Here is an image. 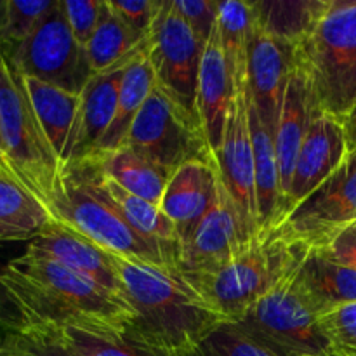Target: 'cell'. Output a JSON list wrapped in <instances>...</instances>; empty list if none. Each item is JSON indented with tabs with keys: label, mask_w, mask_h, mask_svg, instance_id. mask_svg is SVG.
<instances>
[{
	"label": "cell",
	"mask_w": 356,
	"mask_h": 356,
	"mask_svg": "<svg viewBox=\"0 0 356 356\" xmlns=\"http://www.w3.org/2000/svg\"><path fill=\"white\" fill-rule=\"evenodd\" d=\"M110 256L132 312L124 334L132 343L162 356H181L226 322L177 268Z\"/></svg>",
	"instance_id": "1"
},
{
	"label": "cell",
	"mask_w": 356,
	"mask_h": 356,
	"mask_svg": "<svg viewBox=\"0 0 356 356\" xmlns=\"http://www.w3.org/2000/svg\"><path fill=\"white\" fill-rule=\"evenodd\" d=\"M2 284L28 329H82L124 336L132 320L131 308L117 296L30 249L7 261Z\"/></svg>",
	"instance_id": "2"
},
{
	"label": "cell",
	"mask_w": 356,
	"mask_h": 356,
	"mask_svg": "<svg viewBox=\"0 0 356 356\" xmlns=\"http://www.w3.org/2000/svg\"><path fill=\"white\" fill-rule=\"evenodd\" d=\"M320 111L344 122L356 104V0H327L309 33L294 47Z\"/></svg>",
	"instance_id": "3"
},
{
	"label": "cell",
	"mask_w": 356,
	"mask_h": 356,
	"mask_svg": "<svg viewBox=\"0 0 356 356\" xmlns=\"http://www.w3.org/2000/svg\"><path fill=\"white\" fill-rule=\"evenodd\" d=\"M49 212L54 221L75 229L106 252L177 268L179 247L153 242L134 232L117 207L76 165H66L61 170L52 191Z\"/></svg>",
	"instance_id": "4"
},
{
	"label": "cell",
	"mask_w": 356,
	"mask_h": 356,
	"mask_svg": "<svg viewBox=\"0 0 356 356\" xmlns=\"http://www.w3.org/2000/svg\"><path fill=\"white\" fill-rule=\"evenodd\" d=\"M0 146L16 179L47 207L61 163L40 127L23 75L0 47Z\"/></svg>",
	"instance_id": "5"
},
{
	"label": "cell",
	"mask_w": 356,
	"mask_h": 356,
	"mask_svg": "<svg viewBox=\"0 0 356 356\" xmlns=\"http://www.w3.org/2000/svg\"><path fill=\"white\" fill-rule=\"evenodd\" d=\"M299 263L242 316L229 323H233L247 339L273 356L336 353L332 341L323 329L322 318L309 305L296 280Z\"/></svg>",
	"instance_id": "6"
},
{
	"label": "cell",
	"mask_w": 356,
	"mask_h": 356,
	"mask_svg": "<svg viewBox=\"0 0 356 356\" xmlns=\"http://www.w3.org/2000/svg\"><path fill=\"white\" fill-rule=\"evenodd\" d=\"M308 249L280 238L277 233H268L252 240L226 266L211 273L184 277L226 322H235L289 273Z\"/></svg>",
	"instance_id": "7"
},
{
	"label": "cell",
	"mask_w": 356,
	"mask_h": 356,
	"mask_svg": "<svg viewBox=\"0 0 356 356\" xmlns=\"http://www.w3.org/2000/svg\"><path fill=\"white\" fill-rule=\"evenodd\" d=\"M125 146L170 176L193 160H214L198 118L159 83L136 117Z\"/></svg>",
	"instance_id": "8"
},
{
	"label": "cell",
	"mask_w": 356,
	"mask_h": 356,
	"mask_svg": "<svg viewBox=\"0 0 356 356\" xmlns=\"http://www.w3.org/2000/svg\"><path fill=\"white\" fill-rule=\"evenodd\" d=\"M6 56L23 76L73 94H82L83 87L94 76L86 47L73 37L61 0H56L33 33L13 52H6Z\"/></svg>",
	"instance_id": "9"
},
{
	"label": "cell",
	"mask_w": 356,
	"mask_h": 356,
	"mask_svg": "<svg viewBox=\"0 0 356 356\" xmlns=\"http://www.w3.org/2000/svg\"><path fill=\"white\" fill-rule=\"evenodd\" d=\"M356 222V148L315 191L284 216L277 228L280 238L320 247L330 236Z\"/></svg>",
	"instance_id": "10"
},
{
	"label": "cell",
	"mask_w": 356,
	"mask_h": 356,
	"mask_svg": "<svg viewBox=\"0 0 356 356\" xmlns=\"http://www.w3.org/2000/svg\"><path fill=\"white\" fill-rule=\"evenodd\" d=\"M204 47L205 44H202L190 24L177 13L172 0H163L149 31L146 54L155 70L156 83L195 117Z\"/></svg>",
	"instance_id": "11"
},
{
	"label": "cell",
	"mask_w": 356,
	"mask_h": 356,
	"mask_svg": "<svg viewBox=\"0 0 356 356\" xmlns=\"http://www.w3.org/2000/svg\"><path fill=\"white\" fill-rule=\"evenodd\" d=\"M249 245L238 211L216 172L214 197L207 212L179 240L177 268L183 275L211 273L232 263Z\"/></svg>",
	"instance_id": "12"
},
{
	"label": "cell",
	"mask_w": 356,
	"mask_h": 356,
	"mask_svg": "<svg viewBox=\"0 0 356 356\" xmlns=\"http://www.w3.org/2000/svg\"><path fill=\"white\" fill-rule=\"evenodd\" d=\"M216 172L238 211L249 240L259 238L257 225L256 170H254V149L249 125V103L247 87L235 90L229 103L222 145L214 159Z\"/></svg>",
	"instance_id": "13"
},
{
	"label": "cell",
	"mask_w": 356,
	"mask_h": 356,
	"mask_svg": "<svg viewBox=\"0 0 356 356\" xmlns=\"http://www.w3.org/2000/svg\"><path fill=\"white\" fill-rule=\"evenodd\" d=\"M344 124L325 111L316 110L308 129L291 177V188L285 202V214L312 191H315L348 155ZM284 219V218H282Z\"/></svg>",
	"instance_id": "14"
},
{
	"label": "cell",
	"mask_w": 356,
	"mask_h": 356,
	"mask_svg": "<svg viewBox=\"0 0 356 356\" xmlns=\"http://www.w3.org/2000/svg\"><path fill=\"white\" fill-rule=\"evenodd\" d=\"M294 61V49L282 44L254 19L247 63V89L261 120L275 136L285 87Z\"/></svg>",
	"instance_id": "15"
},
{
	"label": "cell",
	"mask_w": 356,
	"mask_h": 356,
	"mask_svg": "<svg viewBox=\"0 0 356 356\" xmlns=\"http://www.w3.org/2000/svg\"><path fill=\"white\" fill-rule=\"evenodd\" d=\"M26 249L42 254L75 273L96 282L125 302L120 278L110 252L63 222L52 221L37 238L28 243Z\"/></svg>",
	"instance_id": "16"
},
{
	"label": "cell",
	"mask_w": 356,
	"mask_h": 356,
	"mask_svg": "<svg viewBox=\"0 0 356 356\" xmlns=\"http://www.w3.org/2000/svg\"><path fill=\"white\" fill-rule=\"evenodd\" d=\"M124 70L94 75L80 94L75 125L70 134L65 155V169L96 155L104 134L110 129L117 108L118 87Z\"/></svg>",
	"instance_id": "17"
},
{
	"label": "cell",
	"mask_w": 356,
	"mask_h": 356,
	"mask_svg": "<svg viewBox=\"0 0 356 356\" xmlns=\"http://www.w3.org/2000/svg\"><path fill=\"white\" fill-rule=\"evenodd\" d=\"M232 96V80L216 24V30L204 47L197 87V117L214 159L222 145Z\"/></svg>",
	"instance_id": "18"
},
{
	"label": "cell",
	"mask_w": 356,
	"mask_h": 356,
	"mask_svg": "<svg viewBox=\"0 0 356 356\" xmlns=\"http://www.w3.org/2000/svg\"><path fill=\"white\" fill-rule=\"evenodd\" d=\"M316 110L318 108L313 99L308 79H306L305 72L292 61V70L287 80V87H285L280 117H278L277 132H275V148H277L285 202H287V193L291 188L296 159H298V153L308 134Z\"/></svg>",
	"instance_id": "19"
},
{
	"label": "cell",
	"mask_w": 356,
	"mask_h": 356,
	"mask_svg": "<svg viewBox=\"0 0 356 356\" xmlns=\"http://www.w3.org/2000/svg\"><path fill=\"white\" fill-rule=\"evenodd\" d=\"M216 163L193 160L174 170L163 193V214L176 225L179 240L191 232L207 212L214 197Z\"/></svg>",
	"instance_id": "20"
},
{
	"label": "cell",
	"mask_w": 356,
	"mask_h": 356,
	"mask_svg": "<svg viewBox=\"0 0 356 356\" xmlns=\"http://www.w3.org/2000/svg\"><path fill=\"white\" fill-rule=\"evenodd\" d=\"M249 103V125L254 149V170H256L257 225L259 236L273 232L285 216V197L282 190L280 167H278L275 136L266 127L252 104L247 89Z\"/></svg>",
	"instance_id": "21"
},
{
	"label": "cell",
	"mask_w": 356,
	"mask_h": 356,
	"mask_svg": "<svg viewBox=\"0 0 356 356\" xmlns=\"http://www.w3.org/2000/svg\"><path fill=\"white\" fill-rule=\"evenodd\" d=\"M70 165H76L92 181L94 186L117 207L122 218L129 222V226L134 232H138L145 238L153 240V242L179 245V233H177L176 225L163 214L159 205L125 191L120 184L115 183L111 177H108L101 170L99 163L94 159L83 160L79 163H70Z\"/></svg>",
	"instance_id": "22"
},
{
	"label": "cell",
	"mask_w": 356,
	"mask_h": 356,
	"mask_svg": "<svg viewBox=\"0 0 356 356\" xmlns=\"http://www.w3.org/2000/svg\"><path fill=\"white\" fill-rule=\"evenodd\" d=\"M296 280L320 316L356 302V270L332 263L315 249L301 259Z\"/></svg>",
	"instance_id": "23"
},
{
	"label": "cell",
	"mask_w": 356,
	"mask_h": 356,
	"mask_svg": "<svg viewBox=\"0 0 356 356\" xmlns=\"http://www.w3.org/2000/svg\"><path fill=\"white\" fill-rule=\"evenodd\" d=\"M146 44L148 38L136 33L104 0L99 23L86 45L90 70L94 75L125 70L145 51Z\"/></svg>",
	"instance_id": "24"
},
{
	"label": "cell",
	"mask_w": 356,
	"mask_h": 356,
	"mask_svg": "<svg viewBox=\"0 0 356 356\" xmlns=\"http://www.w3.org/2000/svg\"><path fill=\"white\" fill-rule=\"evenodd\" d=\"M155 86V70H153V65L145 49L122 73L115 117L94 156L106 155V153L125 146L129 131H131L136 117L139 115L143 104L146 103Z\"/></svg>",
	"instance_id": "25"
},
{
	"label": "cell",
	"mask_w": 356,
	"mask_h": 356,
	"mask_svg": "<svg viewBox=\"0 0 356 356\" xmlns=\"http://www.w3.org/2000/svg\"><path fill=\"white\" fill-rule=\"evenodd\" d=\"M23 80L42 131L63 167L66 146H68L70 134L75 125L76 111H79L80 94L68 92L61 87L28 79V76H23Z\"/></svg>",
	"instance_id": "26"
},
{
	"label": "cell",
	"mask_w": 356,
	"mask_h": 356,
	"mask_svg": "<svg viewBox=\"0 0 356 356\" xmlns=\"http://www.w3.org/2000/svg\"><path fill=\"white\" fill-rule=\"evenodd\" d=\"M51 212L23 184L0 176V242H28L51 222Z\"/></svg>",
	"instance_id": "27"
},
{
	"label": "cell",
	"mask_w": 356,
	"mask_h": 356,
	"mask_svg": "<svg viewBox=\"0 0 356 356\" xmlns=\"http://www.w3.org/2000/svg\"><path fill=\"white\" fill-rule=\"evenodd\" d=\"M94 160L99 163L101 170L125 191L160 207L170 174L132 152L129 146H122L106 155L94 156Z\"/></svg>",
	"instance_id": "28"
},
{
	"label": "cell",
	"mask_w": 356,
	"mask_h": 356,
	"mask_svg": "<svg viewBox=\"0 0 356 356\" xmlns=\"http://www.w3.org/2000/svg\"><path fill=\"white\" fill-rule=\"evenodd\" d=\"M327 0H257L254 19L282 44L294 49L323 13Z\"/></svg>",
	"instance_id": "29"
},
{
	"label": "cell",
	"mask_w": 356,
	"mask_h": 356,
	"mask_svg": "<svg viewBox=\"0 0 356 356\" xmlns=\"http://www.w3.org/2000/svg\"><path fill=\"white\" fill-rule=\"evenodd\" d=\"M254 28L252 2H219L218 30L233 92L247 87V63Z\"/></svg>",
	"instance_id": "30"
},
{
	"label": "cell",
	"mask_w": 356,
	"mask_h": 356,
	"mask_svg": "<svg viewBox=\"0 0 356 356\" xmlns=\"http://www.w3.org/2000/svg\"><path fill=\"white\" fill-rule=\"evenodd\" d=\"M54 332L75 356H162L132 343L122 334L90 332L82 329H61Z\"/></svg>",
	"instance_id": "31"
},
{
	"label": "cell",
	"mask_w": 356,
	"mask_h": 356,
	"mask_svg": "<svg viewBox=\"0 0 356 356\" xmlns=\"http://www.w3.org/2000/svg\"><path fill=\"white\" fill-rule=\"evenodd\" d=\"M54 3L56 0H9V17L3 33L2 51L13 52L19 47L33 33Z\"/></svg>",
	"instance_id": "32"
},
{
	"label": "cell",
	"mask_w": 356,
	"mask_h": 356,
	"mask_svg": "<svg viewBox=\"0 0 356 356\" xmlns=\"http://www.w3.org/2000/svg\"><path fill=\"white\" fill-rule=\"evenodd\" d=\"M181 356H273L247 339L233 323L225 322L212 330L197 348Z\"/></svg>",
	"instance_id": "33"
},
{
	"label": "cell",
	"mask_w": 356,
	"mask_h": 356,
	"mask_svg": "<svg viewBox=\"0 0 356 356\" xmlns=\"http://www.w3.org/2000/svg\"><path fill=\"white\" fill-rule=\"evenodd\" d=\"M2 356H75L49 329H26L24 332L3 334Z\"/></svg>",
	"instance_id": "34"
},
{
	"label": "cell",
	"mask_w": 356,
	"mask_h": 356,
	"mask_svg": "<svg viewBox=\"0 0 356 356\" xmlns=\"http://www.w3.org/2000/svg\"><path fill=\"white\" fill-rule=\"evenodd\" d=\"M320 318L336 353L353 356L356 353V302L332 309Z\"/></svg>",
	"instance_id": "35"
},
{
	"label": "cell",
	"mask_w": 356,
	"mask_h": 356,
	"mask_svg": "<svg viewBox=\"0 0 356 356\" xmlns=\"http://www.w3.org/2000/svg\"><path fill=\"white\" fill-rule=\"evenodd\" d=\"M104 0H61L63 13L75 40L86 47L99 23Z\"/></svg>",
	"instance_id": "36"
},
{
	"label": "cell",
	"mask_w": 356,
	"mask_h": 356,
	"mask_svg": "<svg viewBox=\"0 0 356 356\" xmlns=\"http://www.w3.org/2000/svg\"><path fill=\"white\" fill-rule=\"evenodd\" d=\"M202 44H207L218 24V0H172Z\"/></svg>",
	"instance_id": "37"
},
{
	"label": "cell",
	"mask_w": 356,
	"mask_h": 356,
	"mask_svg": "<svg viewBox=\"0 0 356 356\" xmlns=\"http://www.w3.org/2000/svg\"><path fill=\"white\" fill-rule=\"evenodd\" d=\"M118 16L143 38L149 37L163 0H108Z\"/></svg>",
	"instance_id": "38"
},
{
	"label": "cell",
	"mask_w": 356,
	"mask_h": 356,
	"mask_svg": "<svg viewBox=\"0 0 356 356\" xmlns=\"http://www.w3.org/2000/svg\"><path fill=\"white\" fill-rule=\"evenodd\" d=\"M313 249L332 263L356 270V222L343 228L325 243Z\"/></svg>",
	"instance_id": "39"
},
{
	"label": "cell",
	"mask_w": 356,
	"mask_h": 356,
	"mask_svg": "<svg viewBox=\"0 0 356 356\" xmlns=\"http://www.w3.org/2000/svg\"><path fill=\"white\" fill-rule=\"evenodd\" d=\"M6 263H0V334H17L28 329L19 308L2 284V270Z\"/></svg>",
	"instance_id": "40"
},
{
	"label": "cell",
	"mask_w": 356,
	"mask_h": 356,
	"mask_svg": "<svg viewBox=\"0 0 356 356\" xmlns=\"http://www.w3.org/2000/svg\"><path fill=\"white\" fill-rule=\"evenodd\" d=\"M344 131H346V141H348V149L356 148V104L353 110L350 111L346 118H344Z\"/></svg>",
	"instance_id": "41"
},
{
	"label": "cell",
	"mask_w": 356,
	"mask_h": 356,
	"mask_svg": "<svg viewBox=\"0 0 356 356\" xmlns=\"http://www.w3.org/2000/svg\"><path fill=\"white\" fill-rule=\"evenodd\" d=\"M7 17H9V0H0V47L7 28Z\"/></svg>",
	"instance_id": "42"
},
{
	"label": "cell",
	"mask_w": 356,
	"mask_h": 356,
	"mask_svg": "<svg viewBox=\"0 0 356 356\" xmlns=\"http://www.w3.org/2000/svg\"><path fill=\"white\" fill-rule=\"evenodd\" d=\"M0 176H7V177H10V179H16V176H14V172H13V170H10L9 163H7V160L3 159L2 153H0ZM17 183H19V181H17Z\"/></svg>",
	"instance_id": "43"
},
{
	"label": "cell",
	"mask_w": 356,
	"mask_h": 356,
	"mask_svg": "<svg viewBox=\"0 0 356 356\" xmlns=\"http://www.w3.org/2000/svg\"><path fill=\"white\" fill-rule=\"evenodd\" d=\"M3 351V334H0V356H2Z\"/></svg>",
	"instance_id": "44"
},
{
	"label": "cell",
	"mask_w": 356,
	"mask_h": 356,
	"mask_svg": "<svg viewBox=\"0 0 356 356\" xmlns=\"http://www.w3.org/2000/svg\"><path fill=\"white\" fill-rule=\"evenodd\" d=\"M323 356H344V355H339V353H330V355H323Z\"/></svg>",
	"instance_id": "45"
},
{
	"label": "cell",
	"mask_w": 356,
	"mask_h": 356,
	"mask_svg": "<svg viewBox=\"0 0 356 356\" xmlns=\"http://www.w3.org/2000/svg\"><path fill=\"white\" fill-rule=\"evenodd\" d=\"M0 153H2V155H3V152H2V146H0ZM3 159H6V156H3Z\"/></svg>",
	"instance_id": "46"
},
{
	"label": "cell",
	"mask_w": 356,
	"mask_h": 356,
	"mask_svg": "<svg viewBox=\"0 0 356 356\" xmlns=\"http://www.w3.org/2000/svg\"><path fill=\"white\" fill-rule=\"evenodd\" d=\"M353 356H356V353H355V355H353Z\"/></svg>",
	"instance_id": "47"
}]
</instances>
